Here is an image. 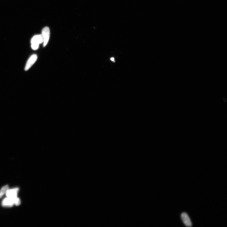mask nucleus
<instances>
[{"instance_id":"9d476101","label":"nucleus","mask_w":227,"mask_h":227,"mask_svg":"<svg viewBox=\"0 0 227 227\" xmlns=\"http://www.w3.org/2000/svg\"><path fill=\"white\" fill-rule=\"evenodd\" d=\"M110 60H111V61H112L115 62V59H114V58H111Z\"/></svg>"},{"instance_id":"0eeeda50","label":"nucleus","mask_w":227,"mask_h":227,"mask_svg":"<svg viewBox=\"0 0 227 227\" xmlns=\"http://www.w3.org/2000/svg\"><path fill=\"white\" fill-rule=\"evenodd\" d=\"M9 189V187L8 185H7L6 186L3 187L1 190H0V198H1L4 195L6 194L7 190Z\"/></svg>"},{"instance_id":"6e6552de","label":"nucleus","mask_w":227,"mask_h":227,"mask_svg":"<svg viewBox=\"0 0 227 227\" xmlns=\"http://www.w3.org/2000/svg\"><path fill=\"white\" fill-rule=\"evenodd\" d=\"M31 44V47L32 49L34 50H36L39 48V44L35 43Z\"/></svg>"},{"instance_id":"f03ea898","label":"nucleus","mask_w":227,"mask_h":227,"mask_svg":"<svg viewBox=\"0 0 227 227\" xmlns=\"http://www.w3.org/2000/svg\"><path fill=\"white\" fill-rule=\"evenodd\" d=\"M37 59V56L36 55L34 54L32 55L29 60H28L26 63L25 68V71H27L28 70L35 62Z\"/></svg>"},{"instance_id":"1a4fd4ad","label":"nucleus","mask_w":227,"mask_h":227,"mask_svg":"<svg viewBox=\"0 0 227 227\" xmlns=\"http://www.w3.org/2000/svg\"><path fill=\"white\" fill-rule=\"evenodd\" d=\"M21 204V201L20 199L17 197L16 198L15 200V205L17 206H18L20 205Z\"/></svg>"},{"instance_id":"423d86ee","label":"nucleus","mask_w":227,"mask_h":227,"mask_svg":"<svg viewBox=\"0 0 227 227\" xmlns=\"http://www.w3.org/2000/svg\"><path fill=\"white\" fill-rule=\"evenodd\" d=\"M43 43V39L42 35L34 36L31 40V43L39 44Z\"/></svg>"},{"instance_id":"39448f33","label":"nucleus","mask_w":227,"mask_h":227,"mask_svg":"<svg viewBox=\"0 0 227 227\" xmlns=\"http://www.w3.org/2000/svg\"><path fill=\"white\" fill-rule=\"evenodd\" d=\"M19 190V189L16 188L14 189L7 190L6 194L7 197L12 198H15L17 197V194Z\"/></svg>"},{"instance_id":"f257e3e1","label":"nucleus","mask_w":227,"mask_h":227,"mask_svg":"<svg viewBox=\"0 0 227 227\" xmlns=\"http://www.w3.org/2000/svg\"><path fill=\"white\" fill-rule=\"evenodd\" d=\"M42 35L43 39V46L45 47L48 43L50 38V30L48 27H45L43 30Z\"/></svg>"},{"instance_id":"20e7f679","label":"nucleus","mask_w":227,"mask_h":227,"mask_svg":"<svg viewBox=\"0 0 227 227\" xmlns=\"http://www.w3.org/2000/svg\"><path fill=\"white\" fill-rule=\"evenodd\" d=\"M16 198H12L7 197L4 199L2 202V205L4 207H12L14 204H15V200Z\"/></svg>"},{"instance_id":"7ed1b4c3","label":"nucleus","mask_w":227,"mask_h":227,"mask_svg":"<svg viewBox=\"0 0 227 227\" xmlns=\"http://www.w3.org/2000/svg\"><path fill=\"white\" fill-rule=\"evenodd\" d=\"M182 219L184 224L187 226L192 227V223L189 217L186 213H183L181 215Z\"/></svg>"}]
</instances>
